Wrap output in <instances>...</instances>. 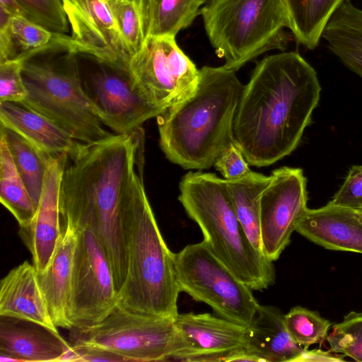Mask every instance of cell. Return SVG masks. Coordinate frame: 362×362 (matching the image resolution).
Listing matches in <instances>:
<instances>
[{
	"mask_svg": "<svg viewBox=\"0 0 362 362\" xmlns=\"http://www.w3.org/2000/svg\"><path fill=\"white\" fill-rule=\"evenodd\" d=\"M192 95L157 117L160 146L184 169H209L233 141V123L244 87L235 71L204 66Z\"/></svg>",
	"mask_w": 362,
	"mask_h": 362,
	"instance_id": "3957f363",
	"label": "cell"
},
{
	"mask_svg": "<svg viewBox=\"0 0 362 362\" xmlns=\"http://www.w3.org/2000/svg\"><path fill=\"white\" fill-rule=\"evenodd\" d=\"M76 230L68 316L72 328L81 329L104 319L117 305L118 298L99 239L90 229Z\"/></svg>",
	"mask_w": 362,
	"mask_h": 362,
	"instance_id": "7c38bea8",
	"label": "cell"
},
{
	"mask_svg": "<svg viewBox=\"0 0 362 362\" xmlns=\"http://www.w3.org/2000/svg\"><path fill=\"white\" fill-rule=\"evenodd\" d=\"M354 211L362 209V165H353L339 189L327 203Z\"/></svg>",
	"mask_w": 362,
	"mask_h": 362,
	"instance_id": "e575fe53",
	"label": "cell"
},
{
	"mask_svg": "<svg viewBox=\"0 0 362 362\" xmlns=\"http://www.w3.org/2000/svg\"><path fill=\"white\" fill-rule=\"evenodd\" d=\"M71 347L59 332L30 321L1 316L0 355L16 361H61Z\"/></svg>",
	"mask_w": 362,
	"mask_h": 362,
	"instance_id": "ac0fdd59",
	"label": "cell"
},
{
	"mask_svg": "<svg viewBox=\"0 0 362 362\" xmlns=\"http://www.w3.org/2000/svg\"><path fill=\"white\" fill-rule=\"evenodd\" d=\"M127 267L117 305L132 313L175 318L180 293L174 255L158 228L148 200L143 169L135 174L122 210Z\"/></svg>",
	"mask_w": 362,
	"mask_h": 362,
	"instance_id": "277c9868",
	"label": "cell"
},
{
	"mask_svg": "<svg viewBox=\"0 0 362 362\" xmlns=\"http://www.w3.org/2000/svg\"><path fill=\"white\" fill-rule=\"evenodd\" d=\"M77 230L69 223L62 226V233L54 255L37 278L54 324L57 327L71 329L68 308L70 297L74 255Z\"/></svg>",
	"mask_w": 362,
	"mask_h": 362,
	"instance_id": "ffe728a7",
	"label": "cell"
},
{
	"mask_svg": "<svg viewBox=\"0 0 362 362\" xmlns=\"http://www.w3.org/2000/svg\"><path fill=\"white\" fill-rule=\"evenodd\" d=\"M180 292L210 306L218 315L248 326L259 304L252 290L213 252L208 243L189 244L174 255Z\"/></svg>",
	"mask_w": 362,
	"mask_h": 362,
	"instance_id": "9c48e42d",
	"label": "cell"
},
{
	"mask_svg": "<svg viewBox=\"0 0 362 362\" xmlns=\"http://www.w3.org/2000/svg\"><path fill=\"white\" fill-rule=\"evenodd\" d=\"M84 89L98 115L115 134H130L166 110L145 99L134 88L126 66L86 52L76 51Z\"/></svg>",
	"mask_w": 362,
	"mask_h": 362,
	"instance_id": "30bf717a",
	"label": "cell"
},
{
	"mask_svg": "<svg viewBox=\"0 0 362 362\" xmlns=\"http://www.w3.org/2000/svg\"><path fill=\"white\" fill-rule=\"evenodd\" d=\"M71 345L76 354V361H127L124 357L103 349Z\"/></svg>",
	"mask_w": 362,
	"mask_h": 362,
	"instance_id": "8d00e7d4",
	"label": "cell"
},
{
	"mask_svg": "<svg viewBox=\"0 0 362 362\" xmlns=\"http://www.w3.org/2000/svg\"><path fill=\"white\" fill-rule=\"evenodd\" d=\"M345 0H284L289 26L296 40L313 49L330 18Z\"/></svg>",
	"mask_w": 362,
	"mask_h": 362,
	"instance_id": "d4e9b609",
	"label": "cell"
},
{
	"mask_svg": "<svg viewBox=\"0 0 362 362\" xmlns=\"http://www.w3.org/2000/svg\"><path fill=\"white\" fill-rule=\"evenodd\" d=\"M25 8L28 18L55 34H66L69 22L62 0H17Z\"/></svg>",
	"mask_w": 362,
	"mask_h": 362,
	"instance_id": "d6a6232c",
	"label": "cell"
},
{
	"mask_svg": "<svg viewBox=\"0 0 362 362\" xmlns=\"http://www.w3.org/2000/svg\"><path fill=\"white\" fill-rule=\"evenodd\" d=\"M329 50L362 78V10L345 0L322 34Z\"/></svg>",
	"mask_w": 362,
	"mask_h": 362,
	"instance_id": "603a6c76",
	"label": "cell"
},
{
	"mask_svg": "<svg viewBox=\"0 0 362 362\" xmlns=\"http://www.w3.org/2000/svg\"><path fill=\"white\" fill-rule=\"evenodd\" d=\"M295 230L325 248L362 254V216L357 211L327 204L306 209Z\"/></svg>",
	"mask_w": 362,
	"mask_h": 362,
	"instance_id": "e0dca14e",
	"label": "cell"
},
{
	"mask_svg": "<svg viewBox=\"0 0 362 362\" xmlns=\"http://www.w3.org/2000/svg\"><path fill=\"white\" fill-rule=\"evenodd\" d=\"M207 0H147L146 35L173 36L189 27Z\"/></svg>",
	"mask_w": 362,
	"mask_h": 362,
	"instance_id": "4316f807",
	"label": "cell"
},
{
	"mask_svg": "<svg viewBox=\"0 0 362 362\" xmlns=\"http://www.w3.org/2000/svg\"><path fill=\"white\" fill-rule=\"evenodd\" d=\"M144 131L91 144L78 143L63 172L59 209L64 223L90 229L110 262L117 293L127 274V256L122 216L136 172L144 168Z\"/></svg>",
	"mask_w": 362,
	"mask_h": 362,
	"instance_id": "6da1fadb",
	"label": "cell"
},
{
	"mask_svg": "<svg viewBox=\"0 0 362 362\" xmlns=\"http://www.w3.org/2000/svg\"><path fill=\"white\" fill-rule=\"evenodd\" d=\"M71 344L103 349L127 361H175L181 341L175 319L129 312L118 305L91 326L70 329Z\"/></svg>",
	"mask_w": 362,
	"mask_h": 362,
	"instance_id": "ba28073f",
	"label": "cell"
},
{
	"mask_svg": "<svg viewBox=\"0 0 362 362\" xmlns=\"http://www.w3.org/2000/svg\"><path fill=\"white\" fill-rule=\"evenodd\" d=\"M330 351L362 362V313L351 311L327 337Z\"/></svg>",
	"mask_w": 362,
	"mask_h": 362,
	"instance_id": "1f68e13d",
	"label": "cell"
},
{
	"mask_svg": "<svg viewBox=\"0 0 362 362\" xmlns=\"http://www.w3.org/2000/svg\"><path fill=\"white\" fill-rule=\"evenodd\" d=\"M320 349L308 350L305 348L300 362L303 361H342L344 356Z\"/></svg>",
	"mask_w": 362,
	"mask_h": 362,
	"instance_id": "74e56055",
	"label": "cell"
},
{
	"mask_svg": "<svg viewBox=\"0 0 362 362\" xmlns=\"http://www.w3.org/2000/svg\"><path fill=\"white\" fill-rule=\"evenodd\" d=\"M0 201L16 219L20 228L27 226L35 214L36 208L15 166L6 142L1 136Z\"/></svg>",
	"mask_w": 362,
	"mask_h": 362,
	"instance_id": "83f0119b",
	"label": "cell"
},
{
	"mask_svg": "<svg viewBox=\"0 0 362 362\" xmlns=\"http://www.w3.org/2000/svg\"><path fill=\"white\" fill-rule=\"evenodd\" d=\"M18 60L28 93L25 105L79 143L91 144L114 134L104 127L84 89L70 35L54 33L47 45Z\"/></svg>",
	"mask_w": 362,
	"mask_h": 362,
	"instance_id": "5b68a950",
	"label": "cell"
},
{
	"mask_svg": "<svg viewBox=\"0 0 362 362\" xmlns=\"http://www.w3.org/2000/svg\"><path fill=\"white\" fill-rule=\"evenodd\" d=\"M200 15L223 66L235 71L267 51L284 50L290 40L284 0H207Z\"/></svg>",
	"mask_w": 362,
	"mask_h": 362,
	"instance_id": "52a82bcc",
	"label": "cell"
},
{
	"mask_svg": "<svg viewBox=\"0 0 362 362\" xmlns=\"http://www.w3.org/2000/svg\"><path fill=\"white\" fill-rule=\"evenodd\" d=\"M246 340V351L259 362H300L305 350L290 336L281 310L271 305H259Z\"/></svg>",
	"mask_w": 362,
	"mask_h": 362,
	"instance_id": "44dd1931",
	"label": "cell"
},
{
	"mask_svg": "<svg viewBox=\"0 0 362 362\" xmlns=\"http://www.w3.org/2000/svg\"><path fill=\"white\" fill-rule=\"evenodd\" d=\"M0 316L30 321L59 332L38 284L37 271L28 261L1 280Z\"/></svg>",
	"mask_w": 362,
	"mask_h": 362,
	"instance_id": "d6986e66",
	"label": "cell"
},
{
	"mask_svg": "<svg viewBox=\"0 0 362 362\" xmlns=\"http://www.w3.org/2000/svg\"><path fill=\"white\" fill-rule=\"evenodd\" d=\"M1 136L6 142L15 166L37 209L46 173L57 156L40 150L19 133L2 123Z\"/></svg>",
	"mask_w": 362,
	"mask_h": 362,
	"instance_id": "cb8c5ba5",
	"label": "cell"
},
{
	"mask_svg": "<svg viewBox=\"0 0 362 362\" xmlns=\"http://www.w3.org/2000/svg\"><path fill=\"white\" fill-rule=\"evenodd\" d=\"M270 180V175L253 171L242 178L226 180L238 218L252 245L262 252L260 198Z\"/></svg>",
	"mask_w": 362,
	"mask_h": 362,
	"instance_id": "484cf974",
	"label": "cell"
},
{
	"mask_svg": "<svg viewBox=\"0 0 362 362\" xmlns=\"http://www.w3.org/2000/svg\"><path fill=\"white\" fill-rule=\"evenodd\" d=\"M260 198L262 251L272 262L289 245L296 224L307 209L306 178L300 168L282 167L272 172Z\"/></svg>",
	"mask_w": 362,
	"mask_h": 362,
	"instance_id": "4fadbf2b",
	"label": "cell"
},
{
	"mask_svg": "<svg viewBox=\"0 0 362 362\" xmlns=\"http://www.w3.org/2000/svg\"><path fill=\"white\" fill-rule=\"evenodd\" d=\"M179 189L180 202L215 255L252 290L262 291L274 285L272 262L246 234L226 180L213 173L189 172L182 177Z\"/></svg>",
	"mask_w": 362,
	"mask_h": 362,
	"instance_id": "8992f818",
	"label": "cell"
},
{
	"mask_svg": "<svg viewBox=\"0 0 362 362\" xmlns=\"http://www.w3.org/2000/svg\"><path fill=\"white\" fill-rule=\"evenodd\" d=\"M68 154L58 156L49 165L35 214L27 226L19 230L37 273L48 266L62 233L59 192Z\"/></svg>",
	"mask_w": 362,
	"mask_h": 362,
	"instance_id": "2e32d148",
	"label": "cell"
},
{
	"mask_svg": "<svg viewBox=\"0 0 362 362\" xmlns=\"http://www.w3.org/2000/svg\"><path fill=\"white\" fill-rule=\"evenodd\" d=\"M175 323L182 346L176 361H229L246 350V326L193 312L178 313Z\"/></svg>",
	"mask_w": 362,
	"mask_h": 362,
	"instance_id": "5bb4252c",
	"label": "cell"
},
{
	"mask_svg": "<svg viewBox=\"0 0 362 362\" xmlns=\"http://www.w3.org/2000/svg\"><path fill=\"white\" fill-rule=\"evenodd\" d=\"M358 211V212L360 214V215L362 216V209H360V210H358V211Z\"/></svg>",
	"mask_w": 362,
	"mask_h": 362,
	"instance_id": "ab89813d",
	"label": "cell"
},
{
	"mask_svg": "<svg viewBox=\"0 0 362 362\" xmlns=\"http://www.w3.org/2000/svg\"><path fill=\"white\" fill-rule=\"evenodd\" d=\"M54 33L23 16L11 17L0 25V62L18 60L47 45Z\"/></svg>",
	"mask_w": 362,
	"mask_h": 362,
	"instance_id": "f1b7e54d",
	"label": "cell"
},
{
	"mask_svg": "<svg viewBox=\"0 0 362 362\" xmlns=\"http://www.w3.org/2000/svg\"><path fill=\"white\" fill-rule=\"evenodd\" d=\"M27 94L21 62H0V102H23Z\"/></svg>",
	"mask_w": 362,
	"mask_h": 362,
	"instance_id": "836d02e7",
	"label": "cell"
},
{
	"mask_svg": "<svg viewBox=\"0 0 362 362\" xmlns=\"http://www.w3.org/2000/svg\"><path fill=\"white\" fill-rule=\"evenodd\" d=\"M284 318L290 336L296 344L304 348L323 343L332 325L317 312L301 306L292 308L284 315Z\"/></svg>",
	"mask_w": 362,
	"mask_h": 362,
	"instance_id": "4dcf8cb0",
	"label": "cell"
},
{
	"mask_svg": "<svg viewBox=\"0 0 362 362\" xmlns=\"http://www.w3.org/2000/svg\"><path fill=\"white\" fill-rule=\"evenodd\" d=\"M214 165L226 180H238L252 172L242 151L233 141L220 152Z\"/></svg>",
	"mask_w": 362,
	"mask_h": 362,
	"instance_id": "d590c367",
	"label": "cell"
},
{
	"mask_svg": "<svg viewBox=\"0 0 362 362\" xmlns=\"http://www.w3.org/2000/svg\"><path fill=\"white\" fill-rule=\"evenodd\" d=\"M0 120L53 156L69 153L78 143L53 122L23 102H0Z\"/></svg>",
	"mask_w": 362,
	"mask_h": 362,
	"instance_id": "7402d4cb",
	"label": "cell"
},
{
	"mask_svg": "<svg viewBox=\"0 0 362 362\" xmlns=\"http://www.w3.org/2000/svg\"><path fill=\"white\" fill-rule=\"evenodd\" d=\"M315 69L296 52L265 57L244 86L232 136L249 165H270L298 146L317 106Z\"/></svg>",
	"mask_w": 362,
	"mask_h": 362,
	"instance_id": "7a4b0ae2",
	"label": "cell"
},
{
	"mask_svg": "<svg viewBox=\"0 0 362 362\" xmlns=\"http://www.w3.org/2000/svg\"><path fill=\"white\" fill-rule=\"evenodd\" d=\"M62 3L76 51L128 67L131 56L107 0H62Z\"/></svg>",
	"mask_w": 362,
	"mask_h": 362,
	"instance_id": "9a60e30c",
	"label": "cell"
},
{
	"mask_svg": "<svg viewBox=\"0 0 362 362\" xmlns=\"http://www.w3.org/2000/svg\"><path fill=\"white\" fill-rule=\"evenodd\" d=\"M127 68L133 88L165 110L192 95L200 76L173 36L146 37Z\"/></svg>",
	"mask_w": 362,
	"mask_h": 362,
	"instance_id": "8fae6325",
	"label": "cell"
},
{
	"mask_svg": "<svg viewBox=\"0 0 362 362\" xmlns=\"http://www.w3.org/2000/svg\"><path fill=\"white\" fill-rule=\"evenodd\" d=\"M0 11L9 17L23 16L28 18L26 11L17 0H0Z\"/></svg>",
	"mask_w": 362,
	"mask_h": 362,
	"instance_id": "f35d334b",
	"label": "cell"
},
{
	"mask_svg": "<svg viewBox=\"0 0 362 362\" xmlns=\"http://www.w3.org/2000/svg\"><path fill=\"white\" fill-rule=\"evenodd\" d=\"M107 1L132 57L141 47L147 37V0H107Z\"/></svg>",
	"mask_w": 362,
	"mask_h": 362,
	"instance_id": "f546056e",
	"label": "cell"
}]
</instances>
